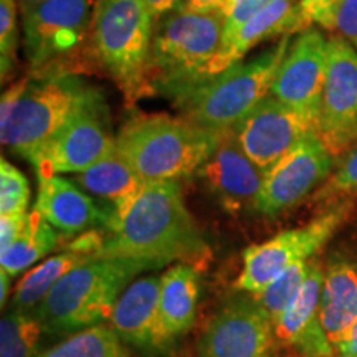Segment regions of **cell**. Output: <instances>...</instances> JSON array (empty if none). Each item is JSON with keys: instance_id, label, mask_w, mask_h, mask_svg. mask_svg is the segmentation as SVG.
<instances>
[{"instance_id": "cell-27", "label": "cell", "mask_w": 357, "mask_h": 357, "mask_svg": "<svg viewBox=\"0 0 357 357\" xmlns=\"http://www.w3.org/2000/svg\"><path fill=\"white\" fill-rule=\"evenodd\" d=\"M45 333L33 312L12 310L0 321V357H37Z\"/></svg>"}, {"instance_id": "cell-6", "label": "cell", "mask_w": 357, "mask_h": 357, "mask_svg": "<svg viewBox=\"0 0 357 357\" xmlns=\"http://www.w3.org/2000/svg\"><path fill=\"white\" fill-rule=\"evenodd\" d=\"M96 101H101V93L75 75L25 78L17 101L0 106V139L15 154L32 160L65 124Z\"/></svg>"}, {"instance_id": "cell-4", "label": "cell", "mask_w": 357, "mask_h": 357, "mask_svg": "<svg viewBox=\"0 0 357 357\" xmlns=\"http://www.w3.org/2000/svg\"><path fill=\"white\" fill-rule=\"evenodd\" d=\"M225 17L220 12L177 8L154 24L144 73V95L177 89L205 77L223 45Z\"/></svg>"}, {"instance_id": "cell-39", "label": "cell", "mask_w": 357, "mask_h": 357, "mask_svg": "<svg viewBox=\"0 0 357 357\" xmlns=\"http://www.w3.org/2000/svg\"><path fill=\"white\" fill-rule=\"evenodd\" d=\"M8 291H10V275L0 270V305L6 306Z\"/></svg>"}, {"instance_id": "cell-21", "label": "cell", "mask_w": 357, "mask_h": 357, "mask_svg": "<svg viewBox=\"0 0 357 357\" xmlns=\"http://www.w3.org/2000/svg\"><path fill=\"white\" fill-rule=\"evenodd\" d=\"M200 280L195 266L177 263L160 276L159 329L155 347H166L194 324Z\"/></svg>"}, {"instance_id": "cell-30", "label": "cell", "mask_w": 357, "mask_h": 357, "mask_svg": "<svg viewBox=\"0 0 357 357\" xmlns=\"http://www.w3.org/2000/svg\"><path fill=\"white\" fill-rule=\"evenodd\" d=\"M19 0H0V68L6 79L17 60L19 35Z\"/></svg>"}, {"instance_id": "cell-15", "label": "cell", "mask_w": 357, "mask_h": 357, "mask_svg": "<svg viewBox=\"0 0 357 357\" xmlns=\"http://www.w3.org/2000/svg\"><path fill=\"white\" fill-rule=\"evenodd\" d=\"M329 40L318 29H306L291 40L270 95L318 119L328 70Z\"/></svg>"}, {"instance_id": "cell-32", "label": "cell", "mask_w": 357, "mask_h": 357, "mask_svg": "<svg viewBox=\"0 0 357 357\" xmlns=\"http://www.w3.org/2000/svg\"><path fill=\"white\" fill-rule=\"evenodd\" d=\"M341 3L342 0H300L298 13H300L301 32L311 29L310 25L312 24L333 30L334 15Z\"/></svg>"}, {"instance_id": "cell-24", "label": "cell", "mask_w": 357, "mask_h": 357, "mask_svg": "<svg viewBox=\"0 0 357 357\" xmlns=\"http://www.w3.org/2000/svg\"><path fill=\"white\" fill-rule=\"evenodd\" d=\"M95 258L98 257L91 252L70 248L33 266L19 281L15 291H13L12 310L33 312L66 273H70L71 270L83 263L95 260Z\"/></svg>"}, {"instance_id": "cell-33", "label": "cell", "mask_w": 357, "mask_h": 357, "mask_svg": "<svg viewBox=\"0 0 357 357\" xmlns=\"http://www.w3.org/2000/svg\"><path fill=\"white\" fill-rule=\"evenodd\" d=\"M341 158V162L329 178V189L333 192L357 194V142Z\"/></svg>"}, {"instance_id": "cell-7", "label": "cell", "mask_w": 357, "mask_h": 357, "mask_svg": "<svg viewBox=\"0 0 357 357\" xmlns=\"http://www.w3.org/2000/svg\"><path fill=\"white\" fill-rule=\"evenodd\" d=\"M153 30L142 0H96L89 29L93 52L129 100L144 93Z\"/></svg>"}, {"instance_id": "cell-34", "label": "cell", "mask_w": 357, "mask_h": 357, "mask_svg": "<svg viewBox=\"0 0 357 357\" xmlns=\"http://www.w3.org/2000/svg\"><path fill=\"white\" fill-rule=\"evenodd\" d=\"M333 30L357 50V0H342L334 15Z\"/></svg>"}, {"instance_id": "cell-26", "label": "cell", "mask_w": 357, "mask_h": 357, "mask_svg": "<svg viewBox=\"0 0 357 357\" xmlns=\"http://www.w3.org/2000/svg\"><path fill=\"white\" fill-rule=\"evenodd\" d=\"M37 357H129V354L111 326L96 324L71 334Z\"/></svg>"}, {"instance_id": "cell-3", "label": "cell", "mask_w": 357, "mask_h": 357, "mask_svg": "<svg viewBox=\"0 0 357 357\" xmlns=\"http://www.w3.org/2000/svg\"><path fill=\"white\" fill-rule=\"evenodd\" d=\"M289 45L291 37L284 35L260 56L238 61L220 73L187 84L169 98L182 118L215 132L231 129L253 106L270 95Z\"/></svg>"}, {"instance_id": "cell-1", "label": "cell", "mask_w": 357, "mask_h": 357, "mask_svg": "<svg viewBox=\"0 0 357 357\" xmlns=\"http://www.w3.org/2000/svg\"><path fill=\"white\" fill-rule=\"evenodd\" d=\"M98 258H134L160 268L195 265L208 253L177 181L149 182L126 211L111 217Z\"/></svg>"}, {"instance_id": "cell-41", "label": "cell", "mask_w": 357, "mask_h": 357, "mask_svg": "<svg viewBox=\"0 0 357 357\" xmlns=\"http://www.w3.org/2000/svg\"><path fill=\"white\" fill-rule=\"evenodd\" d=\"M354 265V270H356V275H357V263H352Z\"/></svg>"}, {"instance_id": "cell-40", "label": "cell", "mask_w": 357, "mask_h": 357, "mask_svg": "<svg viewBox=\"0 0 357 357\" xmlns=\"http://www.w3.org/2000/svg\"><path fill=\"white\" fill-rule=\"evenodd\" d=\"M45 2H48V0H19L20 13L30 10V8H33L37 6H42V3H45Z\"/></svg>"}, {"instance_id": "cell-8", "label": "cell", "mask_w": 357, "mask_h": 357, "mask_svg": "<svg viewBox=\"0 0 357 357\" xmlns=\"http://www.w3.org/2000/svg\"><path fill=\"white\" fill-rule=\"evenodd\" d=\"M349 211V202L337 204L306 225L284 230L266 242L248 247L243 252V266L236 278V288L248 294H258L288 268L310 260L331 240Z\"/></svg>"}, {"instance_id": "cell-29", "label": "cell", "mask_w": 357, "mask_h": 357, "mask_svg": "<svg viewBox=\"0 0 357 357\" xmlns=\"http://www.w3.org/2000/svg\"><path fill=\"white\" fill-rule=\"evenodd\" d=\"M30 197V184L24 174L7 159L0 160V215L26 213Z\"/></svg>"}, {"instance_id": "cell-14", "label": "cell", "mask_w": 357, "mask_h": 357, "mask_svg": "<svg viewBox=\"0 0 357 357\" xmlns=\"http://www.w3.org/2000/svg\"><path fill=\"white\" fill-rule=\"evenodd\" d=\"M275 328L255 298L223 306L199 341V357H275Z\"/></svg>"}, {"instance_id": "cell-38", "label": "cell", "mask_w": 357, "mask_h": 357, "mask_svg": "<svg viewBox=\"0 0 357 357\" xmlns=\"http://www.w3.org/2000/svg\"><path fill=\"white\" fill-rule=\"evenodd\" d=\"M230 0H187V7L197 12H223Z\"/></svg>"}, {"instance_id": "cell-18", "label": "cell", "mask_w": 357, "mask_h": 357, "mask_svg": "<svg viewBox=\"0 0 357 357\" xmlns=\"http://www.w3.org/2000/svg\"><path fill=\"white\" fill-rule=\"evenodd\" d=\"M323 283L324 270L318 265H311L300 294L275 326L276 339L293 346L306 357L336 356L333 342L321 323L319 305Z\"/></svg>"}, {"instance_id": "cell-28", "label": "cell", "mask_w": 357, "mask_h": 357, "mask_svg": "<svg viewBox=\"0 0 357 357\" xmlns=\"http://www.w3.org/2000/svg\"><path fill=\"white\" fill-rule=\"evenodd\" d=\"M310 270L311 265L307 261L298 263V265H293L287 271L276 276L263 291L252 294L258 306L265 311L273 328L298 298L307 275H310Z\"/></svg>"}, {"instance_id": "cell-22", "label": "cell", "mask_w": 357, "mask_h": 357, "mask_svg": "<svg viewBox=\"0 0 357 357\" xmlns=\"http://www.w3.org/2000/svg\"><path fill=\"white\" fill-rule=\"evenodd\" d=\"M319 314L336 351L341 339L357 323V275L354 265L344 258H334L324 270Z\"/></svg>"}, {"instance_id": "cell-17", "label": "cell", "mask_w": 357, "mask_h": 357, "mask_svg": "<svg viewBox=\"0 0 357 357\" xmlns=\"http://www.w3.org/2000/svg\"><path fill=\"white\" fill-rule=\"evenodd\" d=\"M37 182L35 211L53 229L61 234L75 235L88 231L100 223L108 227L113 211L98 205L77 182H71L61 176L45 174H37Z\"/></svg>"}, {"instance_id": "cell-12", "label": "cell", "mask_w": 357, "mask_h": 357, "mask_svg": "<svg viewBox=\"0 0 357 357\" xmlns=\"http://www.w3.org/2000/svg\"><path fill=\"white\" fill-rule=\"evenodd\" d=\"M96 0H48L22 13L24 48L33 68L77 50L89 35Z\"/></svg>"}, {"instance_id": "cell-16", "label": "cell", "mask_w": 357, "mask_h": 357, "mask_svg": "<svg viewBox=\"0 0 357 357\" xmlns=\"http://www.w3.org/2000/svg\"><path fill=\"white\" fill-rule=\"evenodd\" d=\"M195 174L229 212L255 211L265 171L245 154L234 129L220 132L215 151Z\"/></svg>"}, {"instance_id": "cell-37", "label": "cell", "mask_w": 357, "mask_h": 357, "mask_svg": "<svg viewBox=\"0 0 357 357\" xmlns=\"http://www.w3.org/2000/svg\"><path fill=\"white\" fill-rule=\"evenodd\" d=\"M337 357H357V323L347 331L341 342L336 346Z\"/></svg>"}, {"instance_id": "cell-19", "label": "cell", "mask_w": 357, "mask_h": 357, "mask_svg": "<svg viewBox=\"0 0 357 357\" xmlns=\"http://www.w3.org/2000/svg\"><path fill=\"white\" fill-rule=\"evenodd\" d=\"M159 288L160 276H146L132 281L119 296L108 321L123 342L136 347H155Z\"/></svg>"}, {"instance_id": "cell-5", "label": "cell", "mask_w": 357, "mask_h": 357, "mask_svg": "<svg viewBox=\"0 0 357 357\" xmlns=\"http://www.w3.org/2000/svg\"><path fill=\"white\" fill-rule=\"evenodd\" d=\"M134 258H95L66 273L33 311L45 333L82 331L111 318L132 278L154 270Z\"/></svg>"}, {"instance_id": "cell-23", "label": "cell", "mask_w": 357, "mask_h": 357, "mask_svg": "<svg viewBox=\"0 0 357 357\" xmlns=\"http://www.w3.org/2000/svg\"><path fill=\"white\" fill-rule=\"evenodd\" d=\"M75 182L89 195L108 202L113 215L126 211L146 185L116 147L95 166L77 174Z\"/></svg>"}, {"instance_id": "cell-36", "label": "cell", "mask_w": 357, "mask_h": 357, "mask_svg": "<svg viewBox=\"0 0 357 357\" xmlns=\"http://www.w3.org/2000/svg\"><path fill=\"white\" fill-rule=\"evenodd\" d=\"M142 2L153 17L154 24L162 17H166L167 13L187 6V0H142Z\"/></svg>"}, {"instance_id": "cell-20", "label": "cell", "mask_w": 357, "mask_h": 357, "mask_svg": "<svg viewBox=\"0 0 357 357\" xmlns=\"http://www.w3.org/2000/svg\"><path fill=\"white\" fill-rule=\"evenodd\" d=\"M298 3L300 0H273L252 20H248L230 42L223 45L212 63L208 65L205 77L220 73L242 61V58L263 40L301 32Z\"/></svg>"}, {"instance_id": "cell-2", "label": "cell", "mask_w": 357, "mask_h": 357, "mask_svg": "<svg viewBox=\"0 0 357 357\" xmlns=\"http://www.w3.org/2000/svg\"><path fill=\"white\" fill-rule=\"evenodd\" d=\"M218 139L220 132L185 118L141 114L121 128L116 149L149 184L195 174L215 151Z\"/></svg>"}, {"instance_id": "cell-35", "label": "cell", "mask_w": 357, "mask_h": 357, "mask_svg": "<svg viewBox=\"0 0 357 357\" xmlns=\"http://www.w3.org/2000/svg\"><path fill=\"white\" fill-rule=\"evenodd\" d=\"M26 218H29V212L0 215V253L7 252L19 240L26 225Z\"/></svg>"}, {"instance_id": "cell-9", "label": "cell", "mask_w": 357, "mask_h": 357, "mask_svg": "<svg viewBox=\"0 0 357 357\" xmlns=\"http://www.w3.org/2000/svg\"><path fill=\"white\" fill-rule=\"evenodd\" d=\"M316 132L334 158L357 142V50L341 37L329 38Z\"/></svg>"}, {"instance_id": "cell-25", "label": "cell", "mask_w": 357, "mask_h": 357, "mask_svg": "<svg viewBox=\"0 0 357 357\" xmlns=\"http://www.w3.org/2000/svg\"><path fill=\"white\" fill-rule=\"evenodd\" d=\"M60 245V234L35 211L29 212L26 225L19 240L7 252L0 253L2 270L10 276L35 265L43 257L53 252Z\"/></svg>"}, {"instance_id": "cell-31", "label": "cell", "mask_w": 357, "mask_h": 357, "mask_svg": "<svg viewBox=\"0 0 357 357\" xmlns=\"http://www.w3.org/2000/svg\"><path fill=\"white\" fill-rule=\"evenodd\" d=\"M273 0H230L229 6L222 12L225 17V29H223V45L230 42L242 26L252 20L257 13L266 8ZM222 45V47H223Z\"/></svg>"}, {"instance_id": "cell-10", "label": "cell", "mask_w": 357, "mask_h": 357, "mask_svg": "<svg viewBox=\"0 0 357 357\" xmlns=\"http://www.w3.org/2000/svg\"><path fill=\"white\" fill-rule=\"evenodd\" d=\"M333 171L331 151L318 132L307 134L265 172L255 211L270 217L288 211L331 177Z\"/></svg>"}, {"instance_id": "cell-13", "label": "cell", "mask_w": 357, "mask_h": 357, "mask_svg": "<svg viewBox=\"0 0 357 357\" xmlns=\"http://www.w3.org/2000/svg\"><path fill=\"white\" fill-rule=\"evenodd\" d=\"M102 108V100L93 102L65 124L30 160L37 174L84 172L114 151L116 136L108 131Z\"/></svg>"}, {"instance_id": "cell-11", "label": "cell", "mask_w": 357, "mask_h": 357, "mask_svg": "<svg viewBox=\"0 0 357 357\" xmlns=\"http://www.w3.org/2000/svg\"><path fill=\"white\" fill-rule=\"evenodd\" d=\"M231 129L245 154L266 172L307 134L316 131V119L266 95Z\"/></svg>"}]
</instances>
